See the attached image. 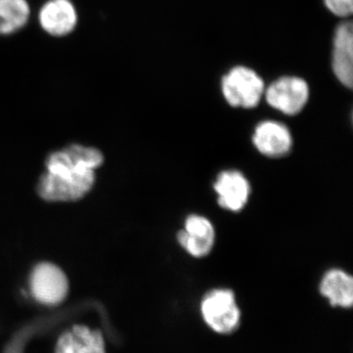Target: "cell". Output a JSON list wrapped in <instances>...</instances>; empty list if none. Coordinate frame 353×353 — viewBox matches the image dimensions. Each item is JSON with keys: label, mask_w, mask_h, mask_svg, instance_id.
Instances as JSON below:
<instances>
[{"label": "cell", "mask_w": 353, "mask_h": 353, "mask_svg": "<svg viewBox=\"0 0 353 353\" xmlns=\"http://www.w3.org/2000/svg\"><path fill=\"white\" fill-rule=\"evenodd\" d=\"M55 353H106L103 334L101 331L76 325L58 339Z\"/></svg>", "instance_id": "8fae6325"}, {"label": "cell", "mask_w": 353, "mask_h": 353, "mask_svg": "<svg viewBox=\"0 0 353 353\" xmlns=\"http://www.w3.org/2000/svg\"><path fill=\"white\" fill-rule=\"evenodd\" d=\"M269 105L285 115L301 112L309 99L307 83L297 77H283L272 83L265 92Z\"/></svg>", "instance_id": "5b68a950"}, {"label": "cell", "mask_w": 353, "mask_h": 353, "mask_svg": "<svg viewBox=\"0 0 353 353\" xmlns=\"http://www.w3.org/2000/svg\"><path fill=\"white\" fill-rule=\"evenodd\" d=\"M41 28L53 37L71 34L78 23V14L71 0H50L39 15Z\"/></svg>", "instance_id": "9c48e42d"}, {"label": "cell", "mask_w": 353, "mask_h": 353, "mask_svg": "<svg viewBox=\"0 0 353 353\" xmlns=\"http://www.w3.org/2000/svg\"><path fill=\"white\" fill-rule=\"evenodd\" d=\"M332 67L336 79L345 87L353 85V29L350 22L343 23L334 32Z\"/></svg>", "instance_id": "30bf717a"}, {"label": "cell", "mask_w": 353, "mask_h": 353, "mask_svg": "<svg viewBox=\"0 0 353 353\" xmlns=\"http://www.w3.org/2000/svg\"><path fill=\"white\" fill-rule=\"evenodd\" d=\"M322 296L333 306L352 307L353 303V279L341 269H331L323 276L320 283Z\"/></svg>", "instance_id": "7c38bea8"}, {"label": "cell", "mask_w": 353, "mask_h": 353, "mask_svg": "<svg viewBox=\"0 0 353 353\" xmlns=\"http://www.w3.org/2000/svg\"><path fill=\"white\" fill-rule=\"evenodd\" d=\"M30 289L34 299L43 305L54 306L63 303L69 292V281L57 265L41 262L32 269Z\"/></svg>", "instance_id": "277c9868"}, {"label": "cell", "mask_w": 353, "mask_h": 353, "mask_svg": "<svg viewBox=\"0 0 353 353\" xmlns=\"http://www.w3.org/2000/svg\"><path fill=\"white\" fill-rule=\"evenodd\" d=\"M327 8L340 17H348L353 11V0H324Z\"/></svg>", "instance_id": "5bb4252c"}, {"label": "cell", "mask_w": 353, "mask_h": 353, "mask_svg": "<svg viewBox=\"0 0 353 353\" xmlns=\"http://www.w3.org/2000/svg\"><path fill=\"white\" fill-rule=\"evenodd\" d=\"M213 188L217 194L218 204L231 212H240L243 210L252 194L250 182L238 170L221 172Z\"/></svg>", "instance_id": "52a82bcc"}, {"label": "cell", "mask_w": 353, "mask_h": 353, "mask_svg": "<svg viewBox=\"0 0 353 353\" xmlns=\"http://www.w3.org/2000/svg\"><path fill=\"white\" fill-rule=\"evenodd\" d=\"M102 163L103 154L90 146L72 145L51 153L39 179V196L52 202L79 201L94 187Z\"/></svg>", "instance_id": "6da1fadb"}, {"label": "cell", "mask_w": 353, "mask_h": 353, "mask_svg": "<svg viewBox=\"0 0 353 353\" xmlns=\"http://www.w3.org/2000/svg\"><path fill=\"white\" fill-rule=\"evenodd\" d=\"M201 309L204 321L217 333H231L240 323L241 311L231 290H210L202 299Z\"/></svg>", "instance_id": "3957f363"}, {"label": "cell", "mask_w": 353, "mask_h": 353, "mask_svg": "<svg viewBox=\"0 0 353 353\" xmlns=\"http://www.w3.org/2000/svg\"><path fill=\"white\" fill-rule=\"evenodd\" d=\"M252 143L264 157L280 158L289 154L294 141L289 128L282 123L268 120L255 128Z\"/></svg>", "instance_id": "ba28073f"}, {"label": "cell", "mask_w": 353, "mask_h": 353, "mask_svg": "<svg viewBox=\"0 0 353 353\" xmlns=\"http://www.w3.org/2000/svg\"><path fill=\"white\" fill-rule=\"evenodd\" d=\"M30 13L27 0H0V34L9 36L24 28Z\"/></svg>", "instance_id": "4fadbf2b"}, {"label": "cell", "mask_w": 353, "mask_h": 353, "mask_svg": "<svg viewBox=\"0 0 353 353\" xmlns=\"http://www.w3.org/2000/svg\"><path fill=\"white\" fill-rule=\"evenodd\" d=\"M215 238L212 222L199 214L188 216L183 229L176 234L179 245L194 259L208 256L212 252Z\"/></svg>", "instance_id": "8992f818"}, {"label": "cell", "mask_w": 353, "mask_h": 353, "mask_svg": "<svg viewBox=\"0 0 353 353\" xmlns=\"http://www.w3.org/2000/svg\"><path fill=\"white\" fill-rule=\"evenodd\" d=\"M264 90L261 77L248 67H234L222 80L223 95L233 108H256Z\"/></svg>", "instance_id": "7a4b0ae2"}]
</instances>
